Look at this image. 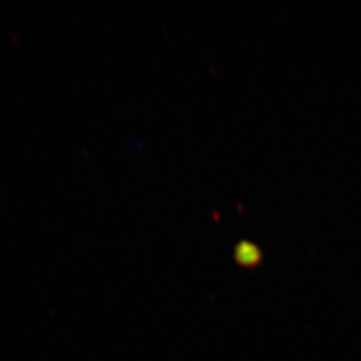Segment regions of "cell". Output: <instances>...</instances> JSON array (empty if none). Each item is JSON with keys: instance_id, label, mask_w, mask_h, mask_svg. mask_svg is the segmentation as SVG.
<instances>
[{"instance_id": "1", "label": "cell", "mask_w": 361, "mask_h": 361, "mask_svg": "<svg viewBox=\"0 0 361 361\" xmlns=\"http://www.w3.org/2000/svg\"><path fill=\"white\" fill-rule=\"evenodd\" d=\"M234 259L244 268H256L262 261V252L250 241H241L234 249Z\"/></svg>"}]
</instances>
